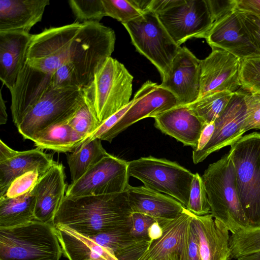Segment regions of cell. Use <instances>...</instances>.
Listing matches in <instances>:
<instances>
[{
    "instance_id": "1",
    "label": "cell",
    "mask_w": 260,
    "mask_h": 260,
    "mask_svg": "<svg viewBox=\"0 0 260 260\" xmlns=\"http://www.w3.org/2000/svg\"><path fill=\"white\" fill-rule=\"evenodd\" d=\"M126 191L64 197L53 222L88 237L119 228L131 229L132 214Z\"/></svg>"
},
{
    "instance_id": "2",
    "label": "cell",
    "mask_w": 260,
    "mask_h": 260,
    "mask_svg": "<svg viewBox=\"0 0 260 260\" xmlns=\"http://www.w3.org/2000/svg\"><path fill=\"white\" fill-rule=\"evenodd\" d=\"M202 178L210 207V214L232 234L249 226L239 199L231 153L209 165Z\"/></svg>"
},
{
    "instance_id": "3",
    "label": "cell",
    "mask_w": 260,
    "mask_h": 260,
    "mask_svg": "<svg viewBox=\"0 0 260 260\" xmlns=\"http://www.w3.org/2000/svg\"><path fill=\"white\" fill-rule=\"evenodd\" d=\"M62 254L53 224L34 220L0 228V260H59Z\"/></svg>"
},
{
    "instance_id": "4",
    "label": "cell",
    "mask_w": 260,
    "mask_h": 260,
    "mask_svg": "<svg viewBox=\"0 0 260 260\" xmlns=\"http://www.w3.org/2000/svg\"><path fill=\"white\" fill-rule=\"evenodd\" d=\"M231 146L239 199L252 226H260V133L242 136Z\"/></svg>"
},
{
    "instance_id": "5",
    "label": "cell",
    "mask_w": 260,
    "mask_h": 260,
    "mask_svg": "<svg viewBox=\"0 0 260 260\" xmlns=\"http://www.w3.org/2000/svg\"><path fill=\"white\" fill-rule=\"evenodd\" d=\"M133 76L125 66L110 57L98 69L91 83L83 88L101 123L131 102Z\"/></svg>"
},
{
    "instance_id": "6",
    "label": "cell",
    "mask_w": 260,
    "mask_h": 260,
    "mask_svg": "<svg viewBox=\"0 0 260 260\" xmlns=\"http://www.w3.org/2000/svg\"><path fill=\"white\" fill-rule=\"evenodd\" d=\"M115 41L111 28L98 22L82 23L72 42L68 61L74 68L80 87H87L98 69L111 57Z\"/></svg>"
},
{
    "instance_id": "7",
    "label": "cell",
    "mask_w": 260,
    "mask_h": 260,
    "mask_svg": "<svg viewBox=\"0 0 260 260\" xmlns=\"http://www.w3.org/2000/svg\"><path fill=\"white\" fill-rule=\"evenodd\" d=\"M128 175L149 189L169 196L186 208L194 174L175 161L152 156L128 161Z\"/></svg>"
},
{
    "instance_id": "8",
    "label": "cell",
    "mask_w": 260,
    "mask_h": 260,
    "mask_svg": "<svg viewBox=\"0 0 260 260\" xmlns=\"http://www.w3.org/2000/svg\"><path fill=\"white\" fill-rule=\"evenodd\" d=\"M122 24L137 51L153 63L164 78L181 46L172 40L157 14L145 11L140 17Z\"/></svg>"
},
{
    "instance_id": "9",
    "label": "cell",
    "mask_w": 260,
    "mask_h": 260,
    "mask_svg": "<svg viewBox=\"0 0 260 260\" xmlns=\"http://www.w3.org/2000/svg\"><path fill=\"white\" fill-rule=\"evenodd\" d=\"M84 101L83 88L69 87L52 89L27 113L17 126L24 139L55 123L67 120Z\"/></svg>"
},
{
    "instance_id": "10",
    "label": "cell",
    "mask_w": 260,
    "mask_h": 260,
    "mask_svg": "<svg viewBox=\"0 0 260 260\" xmlns=\"http://www.w3.org/2000/svg\"><path fill=\"white\" fill-rule=\"evenodd\" d=\"M82 23L75 22L45 29L32 35L27 49L26 62L43 72L52 73L69 60L72 42Z\"/></svg>"
},
{
    "instance_id": "11",
    "label": "cell",
    "mask_w": 260,
    "mask_h": 260,
    "mask_svg": "<svg viewBox=\"0 0 260 260\" xmlns=\"http://www.w3.org/2000/svg\"><path fill=\"white\" fill-rule=\"evenodd\" d=\"M157 15L178 46L192 38L205 39L214 23L207 0H183Z\"/></svg>"
},
{
    "instance_id": "12",
    "label": "cell",
    "mask_w": 260,
    "mask_h": 260,
    "mask_svg": "<svg viewBox=\"0 0 260 260\" xmlns=\"http://www.w3.org/2000/svg\"><path fill=\"white\" fill-rule=\"evenodd\" d=\"M128 161L108 154L71 183L65 197H77L121 193L129 185Z\"/></svg>"
},
{
    "instance_id": "13",
    "label": "cell",
    "mask_w": 260,
    "mask_h": 260,
    "mask_svg": "<svg viewBox=\"0 0 260 260\" xmlns=\"http://www.w3.org/2000/svg\"><path fill=\"white\" fill-rule=\"evenodd\" d=\"M133 104L121 119L100 140L111 142L114 138L138 121L158 116L180 106L171 92L150 80L146 81L134 95Z\"/></svg>"
},
{
    "instance_id": "14",
    "label": "cell",
    "mask_w": 260,
    "mask_h": 260,
    "mask_svg": "<svg viewBox=\"0 0 260 260\" xmlns=\"http://www.w3.org/2000/svg\"><path fill=\"white\" fill-rule=\"evenodd\" d=\"M192 214L185 208L171 219L157 221L161 237L151 241L138 260H189L188 243Z\"/></svg>"
},
{
    "instance_id": "15",
    "label": "cell",
    "mask_w": 260,
    "mask_h": 260,
    "mask_svg": "<svg viewBox=\"0 0 260 260\" xmlns=\"http://www.w3.org/2000/svg\"><path fill=\"white\" fill-rule=\"evenodd\" d=\"M211 53L200 60L199 98L222 91L235 92L241 88V60L229 52L212 48Z\"/></svg>"
},
{
    "instance_id": "16",
    "label": "cell",
    "mask_w": 260,
    "mask_h": 260,
    "mask_svg": "<svg viewBox=\"0 0 260 260\" xmlns=\"http://www.w3.org/2000/svg\"><path fill=\"white\" fill-rule=\"evenodd\" d=\"M245 91L235 92L226 107L215 121L213 134L206 146L200 151H192L194 164L203 161L212 153L231 146L245 133L243 129L246 116Z\"/></svg>"
},
{
    "instance_id": "17",
    "label": "cell",
    "mask_w": 260,
    "mask_h": 260,
    "mask_svg": "<svg viewBox=\"0 0 260 260\" xmlns=\"http://www.w3.org/2000/svg\"><path fill=\"white\" fill-rule=\"evenodd\" d=\"M200 60L186 47H180L160 85L171 92L180 105H187L199 97Z\"/></svg>"
},
{
    "instance_id": "18",
    "label": "cell",
    "mask_w": 260,
    "mask_h": 260,
    "mask_svg": "<svg viewBox=\"0 0 260 260\" xmlns=\"http://www.w3.org/2000/svg\"><path fill=\"white\" fill-rule=\"evenodd\" d=\"M51 88V73L36 69L26 62L20 72L11 95L12 119L17 126L27 113Z\"/></svg>"
},
{
    "instance_id": "19",
    "label": "cell",
    "mask_w": 260,
    "mask_h": 260,
    "mask_svg": "<svg viewBox=\"0 0 260 260\" xmlns=\"http://www.w3.org/2000/svg\"><path fill=\"white\" fill-rule=\"evenodd\" d=\"M205 39L212 48L227 51L241 60L260 57V53L242 28L235 9L214 23Z\"/></svg>"
},
{
    "instance_id": "20",
    "label": "cell",
    "mask_w": 260,
    "mask_h": 260,
    "mask_svg": "<svg viewBox=\"0 0 260 260\" xmlns=\"http://www.w3.org/2000/svg\"><path fill=\"white\" fill-rule=\"evenodd\" d=\"M65 179L64 167L57 162L40 178L34 188L36 197L35 220L53 224L66 194Z\"/></svg>"
},
{
    "instance_id": "21",
    "label": "cell",
    "mask_w": 260,
    "mask_h": 260,
    "mask_svg": "<svg viewBox=\"0 0 260 260\" xmlns=\"http://www.w3.org/2000/svg\"><path fill=\"white\" fill-rule=\"evenodd\" d=\"M191 214V224L198 239L201 260L230 259L231 237L225 225L211 214Z\"/></svg>"
},
{
    "instance_id": "22",
    "label": "cell",
    "mask_w": 260,
    "mask_h": 260,
    "mask_svg": "<svg viewBox=\"0 0 260 260\" xmlns=\"http://www.w3.org/2000/svg\"><path fill=\"white\" fill-rule=\"evenodd\" d=\"M154 126L162 133L174 138L184 146L195 150L205 125L189 109L180 105L154 118Z\"/></svg>"
},
{
    "instance_id": "23",
    "label": "cell",
    "mask_w": 260,
    "mask_h": 260,
    "mask_svg": "<svg viewBox=\"0 0 260 260\" xmlns=\"http://www.w3.org/2000/svg\"><path fill=\"white\" fill-rule=\"evenodd\" d=\"M32 35L20 31H0V79L9 90L26 62Z\"/></svg>"
},
{
    "instance_id": "24",
    "label": "cell",
    "mask_w": 260,
    "mask_h": 260,
    "mask_svg": "<svg viewBox=\"0 0 260 260\" xmlns=\"http://www.w3.org/2000/svg\"><path fill=\"white\" fill-rule=\"evenodd\" d=\"M126 192L133 213H141L156 221L171 219L182 212L185 207L174 198L144 186L129 185Z\"/></svg>"
},
{
    "instance_id": "25",
    "label": "cell",
    "mask_w": 260,
    "mask_h": 260,
    "mask_svg": "<svg viewBox=\"0 0 260 260\" xmlns=\"http://www.w3.org/2000/svg\"><path fill=\"white\" fill-rule=\"evenodd\" d=\"M49 4V0H0V31L29 33Z\"/></svg>"
},
{
    "instance_id": "26",
    "label": "cell",
    "mask_w": 260,
    "mask_h": 260,
    "mask_svg": "<svg viewBox=\"0 0 260 260\" xmlns=\"http://www.w3.org/2000/svg\"><path fill=\"white\" fill-rule=\"evenodd\" d=\"M55 162L52 155L39 148L17 151L12 158L0 162V197L18 177L33 170L44 174Z\"/></svg>"
},
{
    "instance_id": "27",
    "label": "cell",
    "mask_w": 260,
    "mask_h": 260,
    "mask_svg": "<svg viewBox=\"0 0 260 260\" xmlns=\"http://www.w3.org/2000/svg\"><path fill=\"white\" fill-rule=\"evenodd\" d=\"M62 254L69 260H118L111 250L64 225L55 226Z\"/></svg>"
},
{
    "instance_id": "28",
    "label": "cell",
    "mask_w": 260,
    "mask_h": 260,
    "mask_svg": "<svg viewBox=\"0 0 260 260\" xmlns=\"http://www.w3.org/2000/svg\"><path fill=\"white\" fill-rule=\"evenodd\" d=\"M130 229H116L90 238L99 245L112 251L118 260H138L152 241L148 236H133Z\"/></svg>"
},
{
    "instance_id": "29",
    "label": "cell",
    "mask_w": 260,
    "mask_h": 260,
    "mask_svg": "<svg viewBox=\"0 0 260 260\" xmlns=\"http://www.w3.org/2000/svg\"><path fill=\"white\" fill-rule=\"evenodd\" d=\"M84 138L76 132L67 120L52 124L35 134L30 140L37 148L58 152H72Z\"/></svg>"
},
{
    "instance_id": "30",
    "label": "cell",
    "mask_w": 260,
    "mask_h": 260,
    "mask_svg": "<svg viewBox=\"0 0 260 260\" xmlns=\"http://www.w3.org/2000/svg\"><path fill=\"white\" fill-rule=\"evenodd\" d=\"M36 200L34 188L18 197L0 198V228L14 227L35 220Z\"/></svg>"
},
{
    "instance_id": "31",
    "label": "cell",
    "mask_w": 260,
    "mask_h": 260,
    "mask_svg": "<svg viewBox=\"0 0 260 260\" xmlns=\"http://www.w3.org/2000/svg\"><path fill=\"white\" fill-rule=\"evenodd\" d=\"M101 141L98 139H94L67 155L71 183L77 181L109 154L103 147Z\"/></svg>"
},
{
    "instance_id": "32",
    "label": "cell",
    "mask_w": 260,
    "mask_h": 260,
    "mask_svg": "<svg viewBox=\"0 0 260 260\" xmlns=\"http://www.w3.org/2000/svg\"><path fill=\"white\" fill-rule=\"evenodd\" d=\"M234 92L222 91L198 98L187 105L190 111L204 125L215 121L226 107Z\"/></svg>"
},
{
    "instance_id": "33",
    "label": "cell",
    "mask_w": 260,
    "mask_h": 260,
    "mask_svg": "<svg viewBox=\"0 0 260 260\" xmlns=\"http://www.w3.org/2000/svg\"><path fill=\"white\" fill-rule=\"evenodd\" d=\"M231 259L260 251V226H248L232 234Z\"/></svg>"
},
{
    "instance_id": "34",
    "label": "cell",
    "mask_w": 260,
    "mask_h": 260,
    "mask_svg": "<svg viewBox=\"0 0 260 260\" xmlns=\"http://www.w3.org/2000/svg\"><path fill=\"white\" fill-rule=\"evenodd\" d=\"M67 121L84 139L101 124L91 103L85 95L84 102Z\"/></svg>"
},
{
    "instance_id": "35",
    "label": "cell",
    "mask_w": 260,
    "mask_h": 260,
    "mask_svg": "<svg viewBox=\"0 0 260 260\" xmlns=\"http://www.w3.org/2000/svg\"><path fill=\"white\" fill-rule=\"evenodd\" d=\"M106 16L124 24L140 17L144 12L139 0H102Z\"/></svg>"
},
{
    "instance_id": "36",
    "label": "cell",
    "mask_w": 260,
    "mask_h": 260,
    "mask_svg": "<svg viewBox=\"0 0 260 260\" xmlns=\"http://www.w3.org/2000/svg\"><path fill=\"white\" fill-rule=\"evenodd\" d=\"M69 5L77 22H98L105 16L102 0H71Z\"/></svg>"
},
{
    "instance_id": "37",
    "label": "cell",
    "mask_w": 260,
    "mask_h": 260,
    "mask_svg": "<svg viewBox=\"0 0 260 260\" xmlns=\"http://www.w3.org/2000/svg\"><path fill=\"white\" fill-rule=\"evenodd\" d=\"M186 209L193 214L198 216L210 213V207L205 187L202 176L198 173L194 174L191 184L188 204Z\"/></svg>"
},
{
    "instance_id": "38",
    "label": "cell",
    "mask_w": 260,
    "mask_h": 260,
    "mask_svg": "<svg viewBox=\"0 0 260 260\" xmlns=\"http://www.w3.org/2000/svg\"><path fill=\"white\" fill-rule=\"evenodd\" d=\"M240 82L243 90L260 94V57L241 60Z\"/></svg>"
},
{
    "instance_id": "39",
    "label": "cell",
    "mask_w": 260,
    "mask_h": 260,
    "mask_svg": "<svg viewBox=\"0 0 260 260\" xmlns=\"http://www.w3.org/2000/svg\"><path fill=\"white\" fill-rule=\"evenodd\" d=\"M43 175L38 170L30 171L21 175L11 183L0 198H13L29 192L34 188Z\"/></svg>"
},
{
    "instance_id": "40",
    "label": "cell",
    "mask_w": 260,
    "mask_h": 260,
    "mask_svg": "<svg viewBox=\"0 0 260 260\" xmlns=\"http://www.w3.org/2000/svg\"><path fill=\"white\" fill-rule=\"evenodd\" d=\"M239 21L251 43L260 53V14L235 9Z\"/></svg>"
},
{
    "instance_id": "41",
    "label": "cell",
    "mask_w": 260,
    "mask_h": 260,
    "mask_svg": "<svg viewBox=\"0 0 260 260\" xmlns=\"http://www.w3.org/2000/svg\"><path fill=\"white\" fill-rule=\"evenodd\" d=\"M244 99L246 116L243 129L245 132L253 129H260V94L245 91Z\"/></svg>"
},
{
    "instance_id": "42",
    "label": "cell",
    "mask_w": 260,
    "mask_h": 260,
    "mask_svg": "<svg viewBox=\"0 0 260 260\" xmlns=\"http://www.w3.org/2000/svg\"><path fill=\"white\" fill-rule=\"evenodd\" d=\"M69 87L80 86L74 68L68 62L51 73V88L56 89Z\"/></svg>"
},
{
    "instance_id": "43",
    "label": "cell",
    "mask_w": 260,
    "mask_h": 260,
    "mask_svg": "<svg viewBox=\"0 0 260 260\" xmlns=\"http://www.w3.org/2000/svg\"><path fill=\"white\" fill-rule=\"evenodd\" d=\"M155 221L156 219L147 215L141 213H133L130 233L136 238L147 237L149 228Z\"/></svg>"
},
{
    "instance_id": "44",
    "label": "cell",
    "mask_w": 260,
    "mask_h": 260,
    "mask_svg": "<svg viewBox=\"0 0 260 260\" xmlns=\"http://www.w3.org/2000/svg\"><path fill=\"white\" fill-rule=\"evenodd\" d=\"M183 0H151L148 1L146 11H149L156 14L177 5Z\"/></svg>"
},
{
    "instance_id": "45",
    "label": "cell",
    "mask_w": 260,
    "mask_h": 260,
    "mask_svg": "<svg viewBox=\"0 0 260 260\" xmlns=\"http://www.w3.org/2000/svg\"><path fill=\"white\" fill-rule=\"evenodd\" d=\"M189 260H201L199 241L191 221L188 243Z\"/></svg>"
},
{
    "instance_id": "46",
    "label": "cell",
    "mask_w": 260,
    "mask_h": 260,
    "mask_svg": "<svg viewBox=\"0 0 260 260\" xmlns=\"http://www.w3.org/2000/svg\"><path fill=\"white\" fill-rule=\"evenodd\" d=\"M236 9L260 14V0H236Z\"/></svg>"
},
{
    "instance_id": "47",
    "label": "cell",
    "mask_w": 260,
    "mask_h": 260,
    "mask_svg": "<svg viewBox=\"0 0 260 260\" xmlns=\"http://www.w3.org/2000/svg\"><path fill=\"white\" fill-rule=\"evenodd\" d=\"M214 129L215 122L205 125L201 133L197 149L195 151L201 150L206 146L210 140L213 134Z\"/></svg>"
},
{
    "instance_id": "48",
    "label": "cell",
    "mask_w": 260,
    "mask_h": 260,
    "mask_svg": "<svg viewBox=\"0 0 260 260\" xmlns=\"http://www.w3.org/2000/svg\"><path fill=\"white\" fill-rule=\"evenodd\" d=\"M17 151L9 147L2 140H0V162H4L14 156Z\"/></svg>"
},
{
    "instance_id": "49",
    "label": "cell",
    "mask_w": 260,
    "mask_h": 260,
    "mask_svg": "<svg viewBox=\"0 0 260 260\" xmlns=\"http://www.w3.org/2000/svg\"><path fill=\"white\" fill-rule=\"evenodd\" d=\"M162 234V228L156 221L149 228L148 236L152 241L159 238Z\"/></svg>"
},
{
    "instance_id": "50",
    "label": "cell",
    "mask_w": 260,
    "mask_h": 260,
    "mask_svg": "<svg viewBox=\"0 0 260 260\" xmlns=\"http://www.w3.org/2000/svg\"><path fill=\"white\" fill-rule=\"evenodd\" d=\"M8 119L5 102L3 98L2 91L0 96V124H6Z\"/></svg>"
},
{
    "instance_id": "51",
    "label": "cell",
    "mask_w": 260,
    "mask_h": 260,
    "mask_svg": "<svg viewBox=\"0 0 260 260\" xmlns=\"http://www.w3.org/2000/svg\"><path fill=\"white\" fill-rule=\"evenodd\" d=\"M238 260H260V251L239 257Z\"/></svg>"
}]
</instances>
